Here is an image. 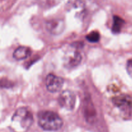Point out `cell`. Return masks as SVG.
<instances>
[{
  "label": "cell",
  "mask_w": 132,
  "mask_h": 132,
  "mask_svg": "<svg viewBox=\"0 0 132 132\" xmlns=\"http://www.w3.org/2000/svg\"><path fill=\"white\" fill-rule=\"evenodd\" d=\"M33 115L26 107H20L12 117L10 129L14 132H26L32 126Z\"/></svg>",
  "instance_id": "obj_1"
},
{
  "label": "cell",
  "mask_w": 132,
  "mask_h": 132,
  "mask_svg": "<svg viewBox=\"0 0 132 132\" xmlns=\"http://www.w3.org/2000/svg\"><path fill=\"white\" fill-rule=\"evenodd\" d=\"M38 124L44 130L57 131L61 128L63 122L61 116L55 112L44 111L39 113Z\"/></svg>",
  "instance_id": "obj_2"
},
{
  "label": "cell",
  "mask_w": 132,
  "mask_h": 132,
  "mask_svg": "<svg viewBox=\"0 0 132 132\" xmlns=\"http://www.w3.org/2000/svg\"><path fill=\"white\" fill-rule=\"evenodd\" d=\"M81 60L82 55L78 50V47L76 45H72L64 53L63 62L67 68L72 69L77 67L80 64Z\"/></svg>",
  "instance_id": "obj_3"
},
{
  "label": "cell",
  "mask_w": 132,
  "mask_h": 132,
  "mask_svg": "<svg viewBox=\"0 0 132 132\" xmlns=\"http://www.w3.org/2000/svg\"><path fill=\"white\" fill-rule=\"evenodd\" d=\"M114 104L118 107L124 118H131L132 116V99L125 95L117 97L113 100Z\"/></svg>",
  "instance_id": "obj_4"
},
{
  "label": "cell",
  "mask_w": 132,
  "mask_h": 132,
  "mask_svg": "<svg viewBox=\"0 0 132 132\" xmlns=\"http://www.w3.org/2000/svg\"><path fill=\"white\" fill-rule=\"evenodd\" d=\"M76 97L74 93L70 90L63 91L58 98V103L63 109L72 111L76 105Z\"/></svg>",
  "instance_id": "obj_5"
},
{
  "label": "cell",
  "mask_w": 132,
  "mask_h": 132,
  "mask_svg": "<svg viewBox=\"0 0 132 132\" xmlns=\"http://www.w3.org/2000/svg\"><path fill=\"white\" fill-rule=\"evenodd\" d=\"M64 84V80L62 78L54 74H49L46 78V87L48 91L57 93L61 90Z\"/></svg>",
  "instance_id": "obj_6"
},
{
  "label": "cell",
  "mask_w": 132,
  "mask_h": 132,
  "mask_svg": "<svg viewBox=\"0 0 132 132\" xmlns=\"http://www.w3.org/2000/svg\"><path fill=\"white\" fill-rule=\"evenodd\" d=\"M65 27L64 22L61 19H52L46 23V30L53 35H59L63 32Z\"/></svg>",
  "instance_id": "obj_7"
},
{
  "label": "cell",
  "mask_w": 132,
  "mask_h": 132,
  "mask_svg": "<svg viewBox=\"0 0 132 132\" xmlns=\"http://www.w3.org/2000/svg\"><path fill=\"white\" fill-rule=\"evenodd\" d=\"M31 54V50L28 47L21 46L17 48L13 53V57L17 60H22L28 58Z\"/></svg>",
  "instance_id": "obj_8"
},
{
  "label": "cell",
  "mask_w": 132,
  "mask_h": 132,
  "mask_svg": "<svg viewBox=\"0 0 132 132\" xmlns=\"http://www.w3.org/2000/svg\"><path fill=\"white\" fill-rule=\"evenodd\" d=\"M113 25H112V31L113 33L119 34L121 32L123 25L125 23V21L117 16H114L113 17Z\"/></svg>",
  "instance_id": "obj_9"
},
{
  "label": "cell",
  "mask_w": 132,
  "mask_h": 132,
  "mask_svg": "<svg viewBox=\"0 0 132 132\" xmlns=\"http://www.w3.org/2000/svg\"><path fill=\"white\" fill-rule=\"evenodd\" d=\"M100 34L97 31H92L86 36V40L91 43L98 42L100 40Z\"/></svg>",
  "instance_id": "obj_10"
},
{
  "label": "cell",
  "mask_w": 132,
  "mask_h": 132,
  "mask_svg": "<svg viewBox=\"0 0 132 132\" xmlns=\"http://www.w3.org/2000/svg\"><path fill=\"white\" fill-rule=\"evenodd\" d=\"M126 71L130 76L132 77V59L129 60L126 63Z\"/></svg>",
  "instance_id": "obj_11"
}]
</instances>
